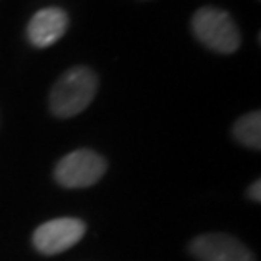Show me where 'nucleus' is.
<instances>
[{"label":"nucleus","mask_w":261,"mask_h":261,"mask_svg":"<svg viewBox=\"0 0 261 261\" xmlns=\"http://www.w3.org/2000/svg\"><path fill=\"white\" fill-rule=\"evenodd\" d=\"M99 91V75L87 66H74L56 80L48 95L50 112L58 118H72L93 103Z\"/></svg>","instance_id":"nucleus-1"},{"label":"nucleus","mask_w":261,"mask_h":261,"mask_svg":"<svg viewBox=\"0 0 261 261\" xmlns=\"http://www.w3.org/2000/svg\"><path fill=\"white\" fill-rule=\"evenodd\" d=\"M192 31L203 47L219 55H232L242 43L232 16L215 6H203L197 10L192 18Z\"/></svg>","instance_id":"nucleus-2"},{"label":"nucleus","mask_w":261,"mask_h":261,"mask_svg":"<svg viewBox=\"0 0 261 261\" xmlns=\"http://www.w3.org/2000/svg\"><path fill=\"white\" fill-rule=\"evenodd\" d=\"M107 172V159L93 149H75L56 163L55 180L62 188L77 190L97 184Z\"/></svg>","instance_id":"nucleus-3"},{"label":"nucleus","mask_w":261,"mask_h":261,"mask_svg":"<svg viewBox=\"0 0 261 261\" xmlns=\"http://www.w3.org/2000/svg\"><path fill=\"white\" fill-rule=\"evenodd\" d=\"M85 223L75 217H58L47 221L33 232V246L43 255H56L80 242L85 234Z\"/></svg>","instance_id":"nucleus-4"},{"label":"nucleus","mask_w":261,"mask_h":261,"mask_svg":"<svg viewBox=\"0 0 261 261\" xmlns=\"http://www.w3.org/2000/svg\"><path fill=\"white\" fill-rule=\"evenodd\" d=\"M188 250L197 261H255L246 244L224 232L199 234L190 242Z\"/></svg>","instance_id":"nucleus-5"},{"label":"nucleus","mask_w":261,"mask_h":261,"mask_svg":"<svg viewBox=\"0 0 261 261\" xmlns=\"http://www.w3.org/2000/svg\"><path fill=\"white\" fill-rule=\"evenodd\" d=\"M70 25V18L62 8H43L28 23V39L35 48L53 47L64 37L66 29Z\"/></svg>","instance_id":"nucleus-6"},{"label":"nucleus","mask_w":261,"mask_h":261,"mask_svg":"<svg viewBox=\"0 0 261 261\" xmlns=\"http://www.w3.org/2000/svg\"><path fill=\"white\" fill-rule=\"evenodd\" d=\"M232 136L248 149H261V112L252 111L234 122Z\"/></svg>","instance_id":"nucleus-7"},{"label":"nucleus","mask_w":261,"mask_h":261,"mask_svg":"<svg viewBox=\"0 0 261 261\" xmlns=\"http://www.w3.org/2000/svg\"><path fill=\"white\" fill-rule=\"evenodd\" d=\"M248 197H250L252 201H255V203H259L261 201V182L259 180H255L253 184H250V188H248Z\"/></svg>","instance_id":"nucleus-8"}]
</instances>
